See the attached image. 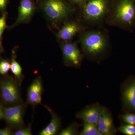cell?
Returning a JSON list of instances; mask_svg holds the SVG:
<instances>
[{
  "label": "cell",
  "mask_w": 135,
  "mask_h": 135,
  "mask_svg": "<svg viewBox=\"0 0 135 135\" xmlns=\"http://www.w3.org/2000/svg\"><path fill=\"white\" fill-rule=\"evenodd\" d=\"M84 46L90 54H97L103 50L105 44L101 35L97 33L89 35L84 40Z\"/></svg>",
  "instance_id": "cell-9"
},
{
  "label": "cell",
  "mask_w": 135,
  "mask_h": 135,
  "mask_svg": "<svg viewBox=\"0 0 135 135\" xmlns=\"http://www.w3.org/2000/svg\"><path fill=\"white\" fill-rule=\"evenodd\" d=\"M35 7L32 0H22L19 8V13L15 25L26 21L31 16Z\"/></svg>",
  "instance_id": "cell-12"
},
{
  "label": "cell",
  "mask_w": 135,
  "mask_h": 135,
  "mask_svg": "<svg viewBox=\"0 0 135 135\" xmlns=\"http://www.w3.org/2000/svg\"><path fill=\"white\" fill-rule=\"evenodd\" d=\"M11 64L8 61L3 60L0 62V74L5 75L10 69Z\"/></svg>",
  "instance_id": "cell-20"
},
{
  "label": "cell",
  "mask_w": 135,
  "mask_h": 135,
  "mask_svg": "<svg viewBox=\"0 0 135 135\" xmlns=\"http://www.w3.org/2000/svg\"><path fill=\"white\" fill-rule=\"evenodd\" d=\"M51 115V120L47 127L39 133L40 135H55L57 134L60 129L61 120L58 116L48 107L44 105Z\"/></svg>",
  "instance_id": "cell-13"
},
{
  "label": "cell",
  "mask_w": 135,
  "mask_h": 135,
  "mask_svg": "<svg viewBox=\"0 0 135 135\" xmlns=\"http://www.w3.org/2000/svg\"><path fill=\"white\" fill-rule=\"evenodd\" d=\"M6 27V16L5 14L0 17V40Z\"/></svg>",
  "instance_id": "cell-22"
},
{
  "label": "cell",
  "mask_w": 135,
  "mask_h": 135,
  "mask_svg": "<svg viewBox=\"0 0 135 135\" xmlns=\"http://www.w3.org/2000/svg\"><path fill=\"white\" fill-rule=\"evenodd\" d=\"M43 86L41 77H38L33 81L27 92V101L32 106L41 104Z\"/></svg>",
  "instance_id": "cell-6"
},
{
  "label": "cell",
  "mask_w": 135,
  "mask_h": 135,
  "mask_svg": "<svg viewBox=\"0 0 135 135\" xmlns=\"http://www.w3.org/2000/svg\"><path fill=\"white\" fill-rule=\"evenodd\" d=\"M116 14L117 18L123 24L133 26L135 23V0H121Z\"/></svg>",
  "instance_id": "cell-2"
},
{
  "label": "cell",
  "mask_w": 135,
  "mask_h": 135,
  "mask_svg": "<svg viewBox=\"0 0 135 135\" xmlns=\"http://www.w3.org/2000/svg\"><path fill=\"white\" fill-rule=\"evenodd\" d=\"M78 125L76 122L72 123L59 133V135H75L78 132Z\"/></svg>",
  "instance_id": "cell-17"
},
{
  "label": "cell",
  "mask_w": 135,
  "mask_h": 135,
  "mask_svg": "<svg viewBox=\"0 0 135 135\" xmlns=\"http://www.w3.org/2000/svg\"><path fill=\"white\" fill-rule=\"evenodd\" d=\"M44 9L47 16L54 20L62 18L68 12L67 7L60 0H46Z\"/></svg>",
  "instance_id": "cell-5"
},
{
  "label": "cell",
  "mask_w": 135,
  "mask_h": 135,
  "mask_svg": "<svg viewBox=\"0 0 135 135\" xmlns=\"http://www.w3.org/2000/svg\"><path fill=\"white\" fill-rule=\"evenodd\" d=\"M19 86L17 81L11 78L3 81L1 86L3 100L8 104H21L22 100Z\"/></svg>",
  "instance_id": "cell-1"
},
{
  "label": "cell",
  "mask_w": 135,
  "mask_h": 135,
  "mask_svg": "<svg viewBox=\"0 0 135 135\" xmlns=\"http://www.w3.org/2000/svg\"><path fill=\"white\" fill-rule=\"evenodd\" d=\"M103 108L99 104H95L86 107L77 113L76 117L81 119L84 122L97 125Z\"/></svg>",
  "instance_id": "cell-7"
},
{
  "label": "cell",
  "mask_w": 135,
  "mask_h": 135,
  "mask_svg": "<svg viewBox=\"0 0 135 135\" xmlns=\"http://www.w3.org/2000/svg\"><path fill=\"white\" fill-rule=\"evenodd\" d=\"M63 55L68 64L77 66L80 64L81 56L75 45L71 43L66 44L62 48Z\"/></svg>",
  "instance_id": "cell-10"
},
{
  "label": "cell",
  "mask_w": 135,
  "mask_h": 135,
  "mask_svg": "<svg viewBox=\"0 0 135 135\" xmlns=\"http://www.w3.org/2000/svg\"><path fill=\"white\" fill-rule=\"evenodd\" d=\"M79 27L75 24H68L60 30L58 33L59 37L65 40H69L79 31Z\"/></svg>",
  "instance_id": "cell-14"
},
{
  "label": "cell",
  "mask_w": 135,
  "mask_h": 135,
  "mask_svg": "<svg viewBox=\"0 0 135 135\" xmlns=\"http://www.w3.org/2000/svg\"><path fill=\"white\" fill-rule=\"evenodd\" d=\"M120 118L127 124L135 126V113H126L121 115Z\"/></svg>",
  "instance_id": "cell-19"
},
{
  "label": "cell",
  "mask_w": 135,
  "mask_h": 135,
  "mask_svg": "<svg viewBox=\"0 0 135 135\" xmlns=\"http://www.w3.org/2000/svg\"><path fill=\"white\" fill-rule=\"evenodd\" d=\"M8 0H0V9H4L7 3Z\"/></svg>",
  "instance_id": "cell-24"
},
{
  "label": "cell",
  "mask_w": 135,
  "mask_h": 135,
  "mask_svg": "<svg viewBox=\"0 0 135 135\" xmlns=\"http://www.w3.org/2000/svg\"><path fill=\"white\" fill-rule=\"evenodd\" d=\"M15 135H31L32 134V133L31 127L30 125L27 126V127L19 129L13 134Z\"/></svg>",
  "instance_id": "cell-21"
},
{
  "label": "cell",
  "mask_w": 135,
  "mask_h": 135,
  "mask_svg": "<svg viewBox=\"0 0 135 135\" xmlns=\"http://www.w3.org/2000/svg\"><path fill=\"white\" fill-rule=\"evenodd\" d=\"M4 118V111H3V109L0 106V120Z\"/></svg>",
  "instance_id": "cell-25"
},
{
  "label": "cell",
  "mask_w": 135,
  "mask_h": 135,
  "mask_svg": "<svg viewBox=\"0 0 135 135\" xmlns=\"http://www.w3.org/2000/svg\"><path fill=\"white\" fill-rule=\"evenodd\" d=\"M25 107L21 103L3 109L4 119L10 126L18 129L23 127Z\"/></svg>",
  "instance_id": "cell-4"
},
{
  "label": "cell",
  "mask_w": 135,
  "mask_h": 135,
  "mask_svg": "<svg viewBox=\"0 0 135 135\" xmlns=\"http://www.w3.org/2000/svg\"><path fill=\"white\" fill-rule=\"evenodd\" d=\"M118 131L127 135H135V126L126 124L122 125L118 129Z\"/></svg>",
  "instance_id": "cell-18"
},
{
  "label": "cell",
  "mask_w": 135,
  "mask_h": 135,
  "mask_svg": "<svg viewBox=\"0 0 135 135\" xmlns=\"http://www.w3.org/2000/svg\"><path fill=\"white\" fill-rule=\"evenodd\" d=\"M98 130L97 125L83 122V127L80 135H95Z\"/></svg>",
  "instance_id": "cell-16"
},
{
  "label": "cell",
  "mask_w": 135,
  "mask_h": 135,
  "mask_svg": "<svg viewBox=\"0 0 135 135\" xmlns=\"http://www.w3.org/2000/svg\"><path fill=\"white\" fill-rule=\"evenodd\" d=\"M12 134V133L10 129L8 128L0 129V135H10Z\"/></svg>",
  "instance_id": "cell-23"
},
{
  "label": "cell",
  "mask_w": 135,
  "mask_h": 135,
  "mask_svg": "<svg viewBox=\"0 0 135 135\" xmlns=\"http://www.w3.org/2000/svg\"><path fill=\"white\" fill-rule=\"evenodd\" d=\"M105 7L104 0H91L85 8V13L90 18H97L103 15Z\"/></svg>",
  "instance_id": "cell-11"
},
{
  "label": "cell",
  "mask_w": 135,
  "mask_h": 135,
  "mask_svg": "<svg viewBox=\"0 0 135 135\" xmlns=\"http://www.w3.org/2000/svg\"><path fill=\"white\" fill-rule=\"evenodd\" d=\"M122 99L124 109L135 113V76L130 77L122 88Z\"/></svg>",
  "instance_id": "cell-3"
},
{
  "label": "cell",
  "mask_w": 135,
  "mask_h": 135,
  "mask_svg": "<svg viewBox=\"0 0 135 135\" xmlns=\"http://www.w3.org/2000/svg\"><path fill=\"white\" fill-rule=\"evenodd\" d=\"M10 70L16 77L17 81L20 86L23 79L24 76L22 74L21 66L15 58L12 59L11 64Z\"/></svg>",
  "instance_id": "cell-15"
},
{
  "label": "cell",
  "mask_w": 135,
  "mask_h": 135,
  "mask_svg": "<svg viewBox=\"0 0 135 135\" xmlns=\"http://www.w3.org/2000/svg\"><path fill=\"white\" fill-rule=\"evenodd\" d=\"M98 130L104 135H113L116 133L111 114L104 107L97 123Z\"/></svg>",
  "instance_id": "cell-8"
}]
</instances>
